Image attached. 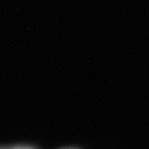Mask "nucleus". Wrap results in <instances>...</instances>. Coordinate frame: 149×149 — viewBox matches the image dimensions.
Returning a JSON list of instances; mask_svg holds the SVG:
<instances>
[{
    "label": "nucleus",
    "instance_id": "obj_1",
    "mask_svg": "<svg viewBox=\"0 0 149 149\" xmlns=\"http://www.w3.org/2000/svg\"><path fill=\"white\" fill-rule=\"evenodd\" d=\"M0 149H34L31 147H25V146H15V147H4Z\"/></svg>",
    "mask_w": 149,
    "mask_h": 149
}]
</instances>
